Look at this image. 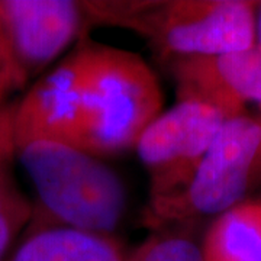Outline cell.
I'll list each match as a JSON object with an SVG mask.
<instances>
[{
    "mask_svg": "<svg viewBox=\"0 0 261 261\" xmlns=\"http://www.w3.org/2000/svg\"><path fill=\"white\" fill-rule=\"evenodd\" d=\"M82 41L74 53L89 152L100 157L135 148L144 130L163 113L159 77L137 53Z\"/></svg>",
    "mask_w": 261,
    "mask_h": 261,
    "instance_id": "cell-1",
    "label": "cell"
},
{
    "mask_svg": "<svg viewBox=\"0 0 261 261\" xmlns=\"http://www.w3.org/2000/svg\"><path fill=\"white\" fill-rule=\"evenodd\" d=\"M83 6L90 23L130 29L167 60L222 56L255 45L251 2H83Z\"/></svg>",
    "mask_w": 261,
    "mask_h": 261,
    "instance_id": "cell-2",
    "label": "cell"
},
{
    "mask_svg": "<svg viewBox=\"0 0 261 261\" xmlns=\"http://www.w3.org/2000/svg\"><path fill=\"white\" fill-rule=\"evenodd\" d=\"M18 155L41 205L58 225L111 235L126 211L121 177L100 157L70 145L35 141Z\"/></svg>",
    "mask_w": 261,
    "mask_h": 261,
    "instance_id": "cell-3",
    "label": "cell"
},
{
    "mask_svg": "<svg viewBox=\"0 0 261 261\" xmlns=\"http://www.w3.org/2000/svg\"><path fill=\"white\" fill-rule=\"evenodd\" d=\"M226 121L216 108L177 100L135 145L149 177V216L186 192Z\"/></svg>",
    "mask_w": 261,
    "mask_h": 261,
    "instance_id": "cell-4",
    "label": "cell"
},
{
    "mask_svg": "<svg viewBox=\"0 0 261 261\" xmlns=\"http://www.w3.org/2000/svg\"><path fill=\"white\" fill-rule=\"evenodd\" d=\"M261 186V115L226 119L183 195L149 218L155 224L221 215Z\"/></svg>",
    "mask_w": 261,
    "mask_h": 261,
    "instance_id": "cell-5",
    "label": "cell"
},
{
    "mask_svg": "<svg viewBox=\"0 0 261 261\" xmlns=\"http://www.w3.org/2000/svg\"><path fill=\"white\" fill-rule=\"evenodd\" d=\"M90 25L82 2L0 0V73L22 89Z\"/></svg>",
    "mask_w": 261,
    "mask_h": 261,
    "instance_id": "cell-6",
    "label": "cell"
},
{
    "mask_svg": "<svg viewBox=\"0 0 261 261\" xmlns=\"http://www.w3.org/2000/svg\"><path fill=\"white\" fill-rule=\"evenodd\" d=\"M35 141L58 142L89 152L80 103V71L74 51L48 74L38 79L25 97L15 105V152Z\"/></svg>",
    "mask_w": 261,
    "mask_h": 261,
    "instance_id": "cell-7",
    "label": "cell"
},
{
    "mask_svg": "<svg viewBox=\"0 0 261 261\" xmlns=\"http://www.w3.org/2000/svg\"><path fill=\"white\" fill-rule=\"evenodd\" d=\"M178 100L216 108L226 119L244 115V103H261V47L215 57L168 60Z\"/></svg>",
    "mask_w": 261,
    "mask_h": 261,
    "instance_id": "cell-8",
    "label": "cell"
},
{
    "mask_svg": "<svg viewBox=\"0 0 261 261\" xmlns=\"http://www.w3.org/2000/svg\"><path fill=\"white\" fill-rule=\"evenodd\" d=\"M10 261H128V255L111 235L56 225L32 233Z\"/></svg>",
    "mask_w": 261,
    "mask_h": 261,
    "instance_id": "cell-9",
    "label": "cell"
},
{
    "mask_svg": "<svg viewBox=\"0 0 261 261\" xmlns=\"http://www.w3.org/2000/svg\"><path fill=\"white\" fill-rule=\"evenodd\" d=\"M203 261H261V202L218 215L200 247Z\"/></svg>",
    "mask_w": 261,
    "mask_h": 261,
    "instance_id": "cell-10",
    "label": "cell"
},
{
    "mask_svg": "<svg viewBox=\"0 0 261 261\" xmlns=\"http://www.w3.org/2000/svg\"><path fill=\"white\" fill-rule=\"evenodd\" d=\"M32 218V206L10 176L9 161H0V261Z\"/></svg>",
    "mask_w": 261,
    "mask_h": 261,
    "instance_id": "cell-11",
    "label": "cell"
},
{
    "mask_svg": "<svg viewBox=\"0 0 261 261\" xmlns=\"http://www.w3.org/2000/svg\"><path fill=\"white\" fill-rule=\"evenodd\" d=\"M128 261H203V257L192 238L181 233H157L141 244Z\"/></svg>",
    "mask_w": 261,
    "mask_h": 261,
    "instance_id": "cell-12",
    "label": "cell"
},
{
    "mask_svg": "<svg viewBox=\"0 0 261 261\" xmlns=\"http://www.w3.org/2000/svg\"><path fill=\"white\" fill-rule=\"evenodd\" d=\"M13 109L15 105L0 108V161H10V157L15 155Z\"/></svg>",
    "mask_w": 261,
    "mask_h": 261,
    "instance_id": "cell-13",
    "label": "cell"
},
{
    "mask_svg": "<svg viewBox=\"0 0 261 261\" xmlns=\"http://www.w3.org/2000/svg\"><path fill=\"white\" fill-rule=\"evenodd\" d=\"M10 92H12V89H10L8 80L5 79V75L0 73V108L3 106V102H5L6 96H8Z\"/></svg>",
    "mask_w": 261,
    "mask_h": 261,
    "instance_id": "cell-14",
    "label": "cell"
},
{
    "mask_svg": "<svg viewBox=\"0 0 261 261\" xmlns=\"http://www.w3.org/2000/svg\"><path fill=\"white\" fill-rule=\"evenodd\" d=\"M257 37H258V44L261 47V9H260V16H258V25H257Z\"/></svg>",
    "mask_w": 261,
    "mask_h": 261,
    "instance_id": "cell-15",
    "label": "cell"
}]
</instances>
